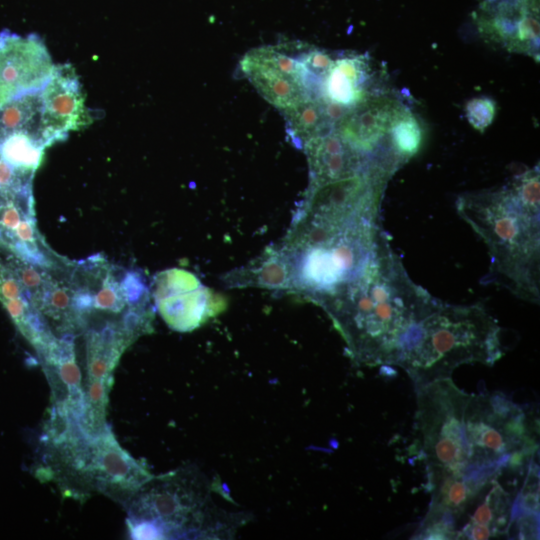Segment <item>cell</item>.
Here are the masks:
<instances>
[{
	"label": "cell",
	"instance_id": "cell-3",
	"mask_svg": "<svg viewBox=\"0 0 540 540\" xmlns=\"http://www.w3.org/2000/svg\"><path fill=\"white\" fill-rule=\"evenodd\" d=\"M539 167L528 169L495 190L464 193L458 215L488 248V278L518 298L540 297Z\"/></svg>",
	"mask_w": 540,
	"mask_h": 540
},
{
	"label": "cell",
	"instance_id": "cell-10",
	"mask_svg": "<svg viewBox=\"0 0 540 540\" xmlns=\"http://www.w3.org/2000/svg\"><path fill=\"white\" fill-rule=\"evenodd\" d=\"M32 189L0 193V248L25 262L63 270L72 264L55 253L37 227Z\"/></svg>",
	"mask_w": 540,
	"mask_h": 540
},
{
	"label": "cell",
	"instance_id": "cell-25",
	"mask_svg": "<svg viewBox=\"0 0 540 540\" xmlns=\"http://www.w3.org/2000/svg\"><path fill=\"white\" fill-rule=\"evenodd\" d=\"M496 103L488 97H477L467 102L465 115L468 122L478 131L484 130L493 122Z\"/></svg>",
	"mask_w": 540,
	"mask_h": 540
},
{
	"label": "cell",
	"instance_id": "cell-19",
	"mask_svg": "<svg viewBox=\"0 0 540 540\" xmlns=\"http://www.w3.org/2000/svg\"><path fill=\"white\" fill-rule=\"evenodd\" d=\"M514 498L498 478L489 481L461 518L457 539L479 540L508 535Z\"/></svg>",
	"mask_w": 540,
	"mask_h": 540
},
{
	"label": "cell",
	"instance_id": "cell-18",
	"mask_svg": "<svg viewBox=\"0 0 540 540\" xmlns=\"http://www.w3.org/2000/svg\"><path fill=\"white\" fill-rule=\"evenodd\" d=\"M302 149L308 160L310 186L348 178L376 166L397 169L362 154L334 129L310 140Z\"/></svg>",
	"mask_w": 540,
	"mask_h": 540
},
{
	"label": "cell",
	"instance_id": "cell-7",
	"mask_svg": "<svg viewBox=\"0 0 540 540\" xmlns=\"http://www.w3.org/2000/svg\"><path fill=\"white\" fill-rule=\"evenodd\" d=\"M416 394V429L426 465L427 489L455 477L490 481L474 476L469 467L464 434L469 394L458 388L451 377L418 386Z\"/></svg>",
	"mask_w": 540,
	"mask_h": 540
},
{
	"label": "cell",
	"instance_id": "cell-11",
	"mask_svg": "<svg viewBox=\"0 0 540 540\" xmlns=\"http://www.w3.org/2000/svg\"><path fill=\"white\" fill-rule=\"evenodd\" d=\"M240 68L262 97L281 110L314 96L300 61L276 47L252 49L241 59Z\"/></svg>",
	"mask_w": 540,
	"mask_h": 540
},
{
	"label": "cell",
	"instance_id": "cell-24",
	"mask_svg": "<svg viewBox=\"0 0 540 540\" xmlns=\"http://www.w3.org/2000/svg\"><path fill=\"white\" fill-rule=\"evenodd\" d=\"M390 144L395 153L406 162L421 148L423 129L414 114L407 110L392 126Z\"/></svg>",
	"mask_w": 540,
	"mask_h": 540
},
{
	"label": "cell",
	"instance_id": "cell-5",
	"mask_svg": "<svg viewBox=\"0 0 540 540\" xmlns=\"http://www.w3.org/2000/svg\"><path fill=\"white\" fill-rule=\"evenodd\" d=\"M501 328L481 304L456 305L439 301L413 330L395 366L416 387L450 378L463 364L493 366L504 354Z\"/></svg>",
	"mask_w": 540,
	"mask_h": 540
},
{
	"label": "cell",
	"instance_id": "cell-6",
	"mask_svg": "<svg viewBox=\"0 0 540 540\" xmlns=\"http://www.w3.org/2000/svg\"><path fill=\"white\" fill-rule=\"evenodd\" d=\"M464 434L470 471L486 480L527 468L538 451L535 416L501 392L469 394Z\"/></svg>",
	"mask_w": 540,
	"mask_h": 540
},
{
	"label": "cell",
	"instance_id": "cell-23",
	"mask_svg": "<svg viewBox=\"0 0 540 540\" xmlns=\"http://www.w3.org/2000/svg\"><path fill=\"white\" fill-rule=\"evenodd\" d=\"M41 91L16 97L0 106V141L12 135L28 134L48 145L41 130Z\"/></svg>",
	"mask_w": 540,
	"mask_h": 540
},
{
	"label": "cell",
	"instance_id": "cell-17",
	"mask_svg": "<svg viewBox=\"0 0 540 540\" xmlns=\"http://www.w3.org/2000/svg\"><path fill=\"white\" fill-rule=\"evenodd\" d=\"M38 356L51 386L52 406L67 411L82 428L85 391L76 362L73 336H56Z\"/></svg>",
	"mask_w": 540,
	"mask_h": 540
},
{
	"label": "cell",
	"instance_id": "cell-9",
	"mask_svg": "<svg viewBox=\"0 0 540 540\" xmlns=\"http://www.w3.org/2000/svg\"><path fill=\"white\" fill-rule=\"evenodd\" d=\"M85 411L82 430L94 436L108 428L106 413L113 372L125 352L138 336L125 320H105L86 327Z\"/></svg>",
	"mask_w": 540,
	"mask_h": 540
},
{
	"label": "cell",
	"instance_id": "cell-22",
	"mask_svg": "<svg viewBox=\"0 0 540 540\" xmlns=\"http://www.w3.org/2000/svg\"><path fill=\"white\" fill-rule=\"evenodd\" d=\"M286 131L299 148L310 140L334 129L335 121L329 103L321 96L309 97L293 107L283 110Z\"/></svg>",
	"mask_w": 540,
	"mask_h": 540
},
{
	"label": "cell",
	"instance_id": "cell-4",
	"mask_svg": "<svg viewBox=\"0 0 540 540\" xmlns=\"http://www.w3.org/2000/svg\"><path fill=\"white\" fill-rule=\"evenodd\" d=\"M214 486L197 470L183 467L153 476L124 505L134 539L232 538L245 524L213 499Z\"/></svg>",
	"mask_w": 540,
	"mask_h": 540
},
{
	"label": "cell",
	"instance_id": "cell-2",
	"mask_svg": "<svg viewBox=\"0 0 540 540\" xmlns=\"http://www.w3.org/2000/svg\"><path fill=\"white\" fill-rule=\"evenodd\" d=\"M390 248L342 298L324 309L359 366H395L415 327L439 303Z\"/></svg>",
	"mask_w": 540,
	"mask_h": 540
},
{
	"label": "cell",
	"instance_id": "cell-13",
	"mask_svg": "<svg viewBox=\"0 0 540 540\" xmlns=\"http://www.w3.org/2000/svg\"><path fill=\"white\" fill-rule=\"evenodd\" d=\"M407 110L391 95H367L345 111L336 122L334 130L362 154L380 162L400 166V161L377 155L376 152L381 150L395 153L392 149L383 148L384 142L389 140L394 123Z\"/></svg>",
	"mask_w": 540,
	"mask_h": 540
},
{
	"label": "cell",
	"instance_id": "cell-21",
	"mask_svg": "<svg viewBox=\"0 0 540 540\" xmlns=\"http://www.w3.org/2000/svg\"><path fill=\"white\" fill-rule=\"evenodd\" d=\"M368 59L363 55L335 59L321 85V97L328 103L350 108L367 95Z\"/></svg>",
	"mask_w": 540,
	"mask_h": 540
},
{
	"label": "cell",
	"instance_id": "cell-8",
	"mask_svg": "<svg viewBox=\"0 0 540 540\" xmlns=\"http://www.w3.org/2000/svg\"><path fill=\"white\" fill-rule=\"evenodd\" d=\"M74 472L81 495L97 491L124 505L154 476L118 443L109 427L84 438L76 452Z\"/></svg>",
	"mask_w": 540,
	"mask_h": 540
},
{
	"label": "cell",
	"instance_id": "cell-14",
	"mask_svg": "<svg viewBox=\"0 0 540 540\" xmlns=\"http://www.w3.org/2000/svg\"><path fill=\"white\" fill-rule=\"evenodd\" d=\"M477 23L488 41L539 59V0H485Z\"/></svg>",
	"mask_w": 540,
	"mask_h": 540
},
{
	"label": "cell",
	"instance_id": "cell-26",
	"mask_svg": "<svg viewBox=\"0 0 540 540\" xmlns=\"http://www.w3.org/2000/svg\"><path fill=\"white\" fill-rule=\"evenodd\" d=\"M298 60L300 61L312 88L314 85H318V82L320 83V86L322 85V82L334 61L329 54L320 50L306 52L301 55Z\"/></svg>",
	"mask_w": 540,
	"mask_h": 540
},
{
	"label": "cell",
	"instance_id": "cell-16",
	"mask_svg": "<svg viewBox=\"0 0 540 540\" xmlns=\"http://www.w3.org/2000/svg\"><path fill=\"white\" fill-rule=\"evenodd\" d=\"M41 96V130L49 146L65 140L70 131L91 123L78 76L70 64L56 65Z\"/></svg>",
	"mask_w": 540,
	"mask_h": 540
},
{
	"label": "cell",
	"instance_id": "cell-1",
	"mask_svg": "<svg viewBox=\"0 0 540 540\" xmlns=\"http://www.w3.org/2000/svg\"><path fill=\"white\" fill-rule=\"evenodd\" d=\"M380 209L343 199L303 203L277 246L290 266L289 291L323 309L345 296L391 248Z\"/></svg>",
	"mask_w": 540,
	"mask_h": 540
},
{
	"label": "cell",
	"instance_id": "cell-15",
	"mask_svg": "<svg viewBox=\"0 0 540 540\" xmlns=\"http://www.w3.org/2000/svg\"><path fill=\"white\" fill-rule=\"evenodd\" d=\"M154 298L160 315L177 331H191L214 315L211 296L191 273L170 269L154 278Z\"/></svg>",
	"mask_w": 540,
	"mask_h": 540
},
{
	"label": "cell",
	"instance_id": "cell-12",
	"mask_svg": "<svg viewBox=\"0 0 540 540\" xmlns=\"http://www.w3.org/2000/svg\"><path fill=\"white\" fill-rule=\"evenodd\" d=\"M56 65L43 40L8 30L0 32V106L16 97L41 91Z\"/></svg>",
	"mask_w": 540,
	"mask_h": 540
},
{
	"label": "cell",
	"instance_id": "cell-20",
	"mask_svg": "<svg viewBox=\"0 0 540 540\" xmlns=\"http://www.w3.org/2000/svg\"><path fill=\"white\" fill-rule=\"evenodd\" d=\"M0 302L37 353L56 337L47 320L30 303L14 272L6 262L1 261Z\"/></svg>",
	"mask_w": 540,
	"mask_h": 540
}]
</instances>
